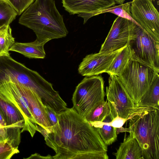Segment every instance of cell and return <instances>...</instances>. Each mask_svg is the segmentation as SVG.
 I'll list each match as a JSON object with an SVG mask.
<instances>
[{
    "label": "cell",
    "instance_id": "e0dca14e",
    "mask_svg": "<svg viewBox=\"0 0 159 159\" xmlns=\"http://www.w3.org/2000/svg\"><path fill=\"white\" fill-rule=\"evenodd\" d=\"M127 137L125 135L116 152L113 153L116 159H143L142 149L132 132H129Z\"/></svg>",
    "mask_w": 159,
    "mask_h": 159
},
{
    "label": "cell",
    "instance_id": "4fadbf2b",
    "mask_svg": "<svg viewBox=\"0 0 159 159\" xmlns=\"http://www.w3.org/2000/svg\"><path fill=\"white\" fill-rule=\"evenodd\" d=\"M0 109L6 124L7 139L14 147L18 148L21 130L24 126V118L16 108L1 97Z\"/></svg>",
    "mask_w": 159,
    "mask_h": 159
},
{
    "label": "cell",
    "instance_id": "9a60e30c",
    "mask_svg": "<svg viewBox=\"0 0 159 159\" xmlns=\"http://www.w3.org/2000/svg\"><path fill=\"white\" fill-rule=\"evenodd\" d=\"M31 112L37 125L45 129L48 133L52 131L48 120L45 106L40 97L30 89L22 85Z\"/></svg>",
    "mask_w": 159,
    "mask_h": 159
},
{
    "label": "cell",
    "instance_id": "5b68a950",
    "mask_svg": "<svg viewBox=\"0 0 159 159\" xmlns=\"http://www.w3.org/2000/svg\"><path fill=\"white\" fill-rule=\"evenodd\" d=\"M159 73L151 67L131 59L118 75L126 92L137 106Z\"/></svg>",
    "mask_w": 159,
    "mask_h": 159
},
{
    "label": "cell",
    "instance_id": "44dd1931",
    "mask_svg": "<svg viewBox=\"0 0 159 159\" xmlns=\"http://www.w3.org/2000/svg\"><path fill=\"white\" fill-rule=\"evenodd\" d=\"M10 25H4L0 27V57L10 56V49L15 43Z\"/></svg>",
    "mask_w": 159,
    "mask_h": 159
},
{
    "label": "cell",
    "instance_id": "3957f363",
    "mask_svg": "<svg viewBox=\"0 0 159 159\" xmlns=\"http://www.w3.org/2000/svg\"><path fill=\"white\" fill-rule=\"evenodd\" d=\"M128 128L117 129L132 132L142 151L143 159H159V108L145 107L130 116Z\"/></svg>",
    "mask_w": 159,
    "mask_h": 159
},
{
    "label": "cell",
    "instance_id": "83f0119b",
    "mask_svg": "<svg viewBox=\"0 0 159 159\" xmlns=\"http://www.w3.org/2000/svg\"><path fill=\"white\" fill-rule=\"evenodd\" d=\"M127 120L126 119L123 118L117 115L111 122V125L116 129H119L123 127Z\"/></svg>",
    "mask_w": 159,
    "mask_h": 159
},
{
    "label": "cell",
    "instance_id": "f546056e",
    "mask_svg": "<svg viewBox=\"0 0 159 159\" xmlns=\"http://www.w3.org/2000/svg\"><path fill=\"white\" fill-rule=\"evenodd\" d=\"M32 158H45V159H52V156L48 155L46 157H43L41 156L39 154L35 153L32 154L29 157L26 159H32Z\"/></svg>",
    "mask_w": 159,
    "mask_h": 159
},
{
    "label": "cell",
    "instance_id": "ba28073f",
    "mask_svg": "<svg viewBox=\"0 0 159 159\" xmlns=\"http://www.w3.org/2000/svg\"><path fill=\"white\" fill-rule=\"evenodd\" d=\"M128 46L132 59L146 64L159 73V42L141 27Z\"/></svg>",
    "mask_w": 159,
    "mask_h": 159
},
{
    "label": "cell",
    "instance_id": "7a4b0ae2",
    "mask_svg": "<svg viewBox=\"0 0 159 159\" xmlns=\"http://www.w3.org/2000/svg\"><path fill=\"white\" fill-rule=\"evenodd\" d=\"M18 22L32 30L37 39L46 43L66 37L68 33L54 0H35L22 13Z\"/></svg>",
    "mask_w": 159,
    "mask_h": 159
},
{
    "label": "cell",
    "instance_id": "ffe728a7",
    "mask_svg": "<svg viewBox=\"0 0 159 159\" xmlns=\"http://www.w3.org/2000/svg\"><path fill=\"white\" fill-rule=\"evenodd\" d=\"M132 58L129 48L127 45L122 48L108 68L106 73L109 75L118 76Z\"/></svg>",
    "mask_w": 159,
    "mask_h": 159
},
{
    "label": "cell",
    "instance_id": "cb8c5ba5",
    "mask_svg": "<svg viewBox=\"0 0 159 159\" xmlns=\"http://www.w3.org/2000/svg\"><path fill=\"white\" fill-rule=\"evenodd\" d=\"M131 3V2H130L114 5L103 11L102 14L106 12L113 13L118 16L132 21L139 26L132 16L130 10Z\"/></svg>",
    "mask_w": 159,
    "mask_h": 159
},
{
    "label": "cell",
    "instance_id": "1f68e13d",
    "mask_svg": "<svg viewBox=\"0 0 159 159\" xmlns=\"http://www.w3.org/2000/svg\"><path fill=\"white\" fill-rule=\"evenodd\" d=\"M2 0V1H4L5 2H7L8 3H9L10 4V3H9L8 0Z\"/></svg>",
    "mask_w": 159,
    "mask_h": 159
},
{
    "label": "cell",
    "instance_id": "6da1fadb",
    "mask_svg": "<svg viewBox=\"0 0 159 159\" xmlns=\"http://www.w3.org/2000/svg\"><path fill=\"white\" fill-rule=\"evenodd\" d=\"M57 123L48 133L38 125L37 131L55 152L54 159H108L107 147L95 128L73 107L57 113Z\"/></svg>",
    "mask_w": 159,
    "mask_h": 159
},
{
    "label": "cell",
    "instance_id": "7c38bea8",
    "mask_svg": "<svg viewBox=\"0 0 159 159\" xmlns=\"http://www.w3.org/2000/svg\"><path fill=\"white\" fill-rule=\"evenodd\" d=\"M63 7L70 15L78 14L84 24L91 17L100 14L115 5L114 0H62Z\"/></svg>",
    "mask_w": 159,
    "mask_h": 159
},
{
    "label": "cell",
    "instance_id": "484cf974",
    "mask_svg": "<svg viewBox=\"0 0 159 159\" xmlns=\"http://www.w3.org/2000/svg\"><path fill=\"white\" fill-rule=\"evenodd\" d=\"M10 5L20 15L34 0H8Z\"/></svg>",
    "mask_w": 159,
    "mask_h": 159
},
{
    "label": "cell",
    "instance_id": "ac0fdd59",
    "mask_svg": "<svg viewBox=\"0 0 159 159\" xmlns=\"http://www.w3.org/2000/svg\"><path fill=\"white\" fill-rule=\"evenodd\" d=\"M45 43L37 39L29 43L15 42L9 51L17 52L29 58L43 59L46 56L44 48Z\"/></svg>",
    "mask_w": 159,
    "mask_h": 159
},
{
    "label": "cell",
    "instance_id": "d6986e66",
    "mask_svg": "<svg viewBox=\"0 0 159 159\" xmlns=\"http://www.w3.org/2000/svg\"><path fill=\"white\" fill-rule=\"evenodd\" d=\"M137 106L159 108V76L154 80L148 90L140 99Z\"/></svg>",
    "mask_w": 159,
    "mask_h": 159
},
{
    "label": "cell",
    "instance_id": "d6a6232c",
    "mask_svg": "<svg viewBox=\"0 0 159 159\" xmlns=\"http://www.w3.org/2000/svg\"><path fill=\"white\" fill-rule=\"evenodd\" d=\"M152 1H154L155 0H150Z\"/></svg>",
    "mask_w": 159,
    "mask_h": 159
},
{
    "label": "cell",
    "instance_id": "2e32d148",
    "mask_svg": "<svg viewBox=\"0 0 159 159\" xmlns=\"http://www.w3.org/2000/svg\"><path fill=\"white\" fill-rule=\"evenodd\" d=\"M110 102L111 111L109 114L101 121L90 123L107 146L112 144L115 142L117 137V129L111 125V122L118 115L115 104L111 102Z\"/></svg>",
    "mask_w": 159,
    "mask_h": 159
},
{
    "label": "cell",
    "instance_id": "30bf717a",
    "mask_svg": "<svg viewBox=\"0 0 159 159\" xmlns=\"http://www.w3.org/2000/svg\"><path fill=\"white\" fill-rule=\"evenodd\" d=\"M109 75L108 85L106 88L105 94L107 100L115 104L119 117L128 120L130 116L145 107H139L136 106L118 76L115 75Z\"/></svg>",
    "mask_w": 159,
    "mask_h": 159
},
{
    "label": "cell",
    "instance_id": "f1b7e54d",
    "mask_svg": "<svg viewBox=\"0 0 159 159\" xmlns=\"http://www.w3.org/2000/svg\"><path fill=\"white\" fill-rule=\"evenodd\" d=\"M7 139V128L2 125L0 122V142Z\"/></svg>",
    "mask_w": 159,
    "mask_h": 159
},
{
    "label": "cell",
    "instance_id": "7402d4cb",
    "mask_svg": "<svg viewBox=\"0 0 159 159\" xmlns=\"http://www.w3.org/2000/svg\"><path fill=\"white\" fill-rule=\"evenodd\" d=\"M110 111V102L106 100L96 107L85 118L90 123L101 121Z\"/></svg>",
    "mask_w": 159,
    "mask_h": 159
},
{
    "label": "cell",
    "instance_id": "603a6c76",
    "mask_svg": "<svg viewBox=\"0 0 159 159\" xmlns=\"http://www.w3.org/2000/svg\"><path fill=\"white\" fill-rule=\"evenodd\" d=\"M17 15V11L9 3L0 0V27L10 25Z\"/></svg>",
    "mask_w": 159,
    "mask_h": 159
},
{
    "label": "cell",
    "instance_id": "5bb4252c",
    "mask_svg": "<svg viewBox=\"0 0 159 159\" xmlns=\"http://www.w3.org/2000/svg\"><path fill=\"white\" fill-rule=\"evenodd\" d=\"M121 49L111 52H99L86 55L79 66V73L83 76H90L106 73Z\"/></svg>",
    "mask_w": 159,
    "mask_h": 159
},
{
    "label": "cell",
    "instance_id": "8fae6325",
    "mask_svg": "<svg viewBox=\"0 0 159 159\" xmlns=\"http://www.w3.org/2000/svg\"><path fill=\"white\" fill-rule=\"evenodd\" d=\"M130 12L133 19L159 42V13L150 0H133Z\"/></svg>",
    "mask_w": 159,
    "mask_h": 159
},
{
    "label": "cell",
    "instance_id": "d4e9b609",
    "mask_svg": "<svg viewBox=\"0 0 159 159\" xmlns=\"http://www.w3.org/2000/svg\"><path fill=\"white\" fill-rule=\"evenodd\" d=\"M19 152L18 148L14 147L7 139L0 142V159H10Z\"/></svg>",
    "mask_w": 159,
    "mask_h": 159
},
{
    "label": "cell",
    "instance_id": "52a82bcc",
    "mask_svg": "<svg viewBox=\"0 0 159 159\" xmlns=\"http://www.w3.org/2000/svg\"><path fill=\"white\" fill-rule=\"evenodd\" d=\"M0 97L20 111L24 119V126L21 132L27 131L33 137L37 131L38 125L31 112L22 85L10 81H0Z\"/></svg>",
    "mask_w": 159,
    "mask_h": 159
},
{
    "label": "cell",
    "instance_id": "4dcf8cb0",
    "mask_svg": "<svg viewBox=\"0 0 159 159\" xmlns=\"http://www.w3.org/2000/svg\"><path fill=\"white\" fill-rule=\"evenodd\" d=\"M116 3L121 4L123 3L125 0H114Z\"/></svg>",
    "mask_w": 159,
    "mask_h": 159
},
{
    "label": "cell",
    "instance_id": "277c9868",
    "mask_svg": "<svg viewBox=\"0 0 159 159\" xmlns=\"http://www.w3.org/2000/svg\"><path fill=\"white\" fill-rule=\"evenodd\" d=\"M10 81L30 89L40 98L49 92L51 83L38 73L12 58L0 57V81Z\"/></svg>",
    "mask_w": 159,
    "mask_h": 159
},
{
    "label": "cell",
    "instance_id": "4316f807",
    "mask_svg": "<svg viewBox=\"0 0 159 159\" xmlns=\"http://www.w3.org/2000/svg\"><path fill=\"white\" fill-rule=\"evenodd\" d=\"M45 107L49 120L52 127L57 122V113L49 107L45 106Z\"/></svg>",
    "mask_w": 159,
    "mask_h": 159
},
{
    "label": "cell",
    "instance_id": "9c48e42d",
    "mask_svg": "<svg viewBox=\"0 0 159 159\" xmlns=\"http://www.w3.org/2000/svg\"><path fill=\"white\" fill-rule=\"evenodd\" d=\"M140 27L134 22L119 16L114 20L99 52L109 53L128 45Z\"/></svg>",
    "mask_w": 159,
    "mask_h": 159
},
{
    "label": "cell",
    "instance_id": "8992f818",
    "mask_svg": "<svg viewBox=\"0 0 159 159\" xmlns=\"http://www.w3.org/2000/svg\"><path fill=\"white\" fill-rule=\"evenodd\" d=\"M104 82L101 76L85 77L76 87L73 94V108L84 118L104 102Z\"/></svg>",
    "mask_w": 159,
    "mask_h": 159
}]
</instances>
